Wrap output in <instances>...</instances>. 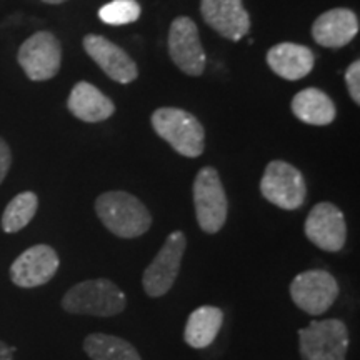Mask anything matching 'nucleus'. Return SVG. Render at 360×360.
<instances>
[{
	"label": "nucleus",
	"mask_w": 360,
	"mask_h": 360,
	"mask_svg": "<svg viewBox=\"0 0 360 360\" xmlns=\"http://www.w3.org/2000/svg\"><path fill=\"white\" fill-rule=\"evenodd\" d=\"M305 237L323 252H340L347 238V225L339 207L330 202H319L310 210L304 224Z\"/></svg>",
	"instance_id": "9b49d317"
},
{
	"label": "nucleus",
	"mask_w": 360,
	"mask_h": 360,
	"mask_svg": "<svg viewBox=\"0 0 360 360\" xmlns=\"http://www.w3.org/2000/svg\"><path fill=\"white\" fill-rule=\"evenodd\" d=\"M13 352H15V349L0 340V360H13Z\"/></svg>",
	"instance_id": "393cba45"
},
{
	"label": "nucleus",
	"mask_w": 360,
	"mask_h": 360,
	"mask_svg": "<svg viewBox=\"0 0 360 360\" xmlns=\"http://www.w3.org/2000/svg\"><path fill=\"white\" fill-rule=\"evenodd\" d=\"M39 209V199L34 192H22L8 202L2 214V229L7 233L20 232L32 222Z\"/></svg>",
	"instance_id": "412c9836"
},
{
	"label": "nucleus",
	"mask_w": 360,
	"mask_h": 360,
	"mask_svg": "<svg viewBox=\"0 0 360 360\" xmlns=\"http://www.w3.org/2000/svg\"><path fill=\"white\" fill-rule=\"evenodd\" d=\"M17 60L25 75L34 82H44L56 77L62 64V47L52 32L42 30L30 35L20 45Z\"/></svg>",
	"instance_id": "1a4fd4ad"
},
{
	"label": "nucleus",
	"mask_w": 360,
	"mask_h": 360,
	"mask_svg": "<svg viewBox=\"0 0 360 360\" xmlns=\"http://www.w3.org/2000/svg\"><path fill=\"white\" fill-rule=\"evenodd\" d=\"M200 13L207 25L232 42L244 39L250 30V17L242 0H202Z\"/></svg>",
	"instance_id": "4468645a"
},
{
	"label": "nucleus",
	"mask_w": 360,
	"mask_h": 360,
	"mask_svg": "<svg viewBox=\"0 0 360 360\" xmlns=\"http://www.w3.org/2000/svg\"><path fill=\"white\" fill-rule=\"evenodd\" d=\"M224 326V312L214 305H202L188 315L184 340L192 349H205L217 339Z\"/></svg>",
	"instance_id": "6ab92c4d"
},
{
	"label": "nucleus",
	"mask_w": 360,
	"mask_h": 360,
	"mask_svg": "<svg viewBox=\"0 0 360 360\" xmlns=\"http://www.w3.org/2000/svg\"><path fill=\"white\" fill-rule=\"evenodd\" d=\"M70 114L87 124L103 122L115 114V105L105 94L89 82H77L67 101Z\"/></svg>",
	"instance_id": "f3484780"
},
{
	"label": "nucleus",
	"mask_w": 360,
	"mask_h": 360,
	"mask_svg": "<svg viewBox=\"0 0 360 360\" xmlns=\"http://www.w3.org/2000/svg\"><path fill=\"white\" fill-rule=\"evenodd\" d=\"M267 64L274 74L285 80H300L312 72L315 56L309 47L294 42H281L269 49Z\"/></svg>",
	"instance_id": "dca6fc26"
},
{
	"label": "nucleus",
	"mask_w": 360,
	"mask_h": 360,
	"mask_svg": "<svg viewBox=\"0 0 360 360\" xmlns=\"http://www.w3.org/2000/svg\"><path fill=\"white\" fill-rule=\"evenodd\" d=\"M360 62L354 60L352 64L347 67L345 70V85H347L350 97L352 101L357 103H360Z\"/></svg>",
	"instance_id": "5701e85b"
},
{
	"label": "nucleus",
	"mask_w": 360,
	"mask_h": 360,
	"mask_svg": "<svg viewBox=\"0 0 360 360\" xmlns=\"http://www.w3.org/2000/svg\"><path fill=\"white\" fill-rule=\"evenodd\" d=\"M96 214L109 232L119 238H137L152 225V215L137 197L124 191L97 197Z\"/></svg>",
	"instance_id": "f257e3e1"
},
{
	"label": "nucleus",
	"mask_w": 360,
	"mask_h": 360,
	"mask_svg": "<svg viewBox=\"0 0 360 360\" xmlns=\"http://www.w3.org/2000/svg\"><path fill=\"white\" fill-rule=\"evenodd\" d=\"M187 249V237L182 231H175L165 238L162 249L148 264L142 276V287L152 299L165 295L177 281L180 265Z\"/></svg>",
	"instance_id": "0eeeda50"
},
{
	"label": "nucleus",
	"mask_w": 360,
	"mask_h": 360,
	"mask_svg": "<svg viewBox=\"0 0 360 360\" xmlns=\"http://www.w3.org/2000/svg\"><path fill=\"white\" fill-rule=\"evenodd\" d=\"M152 127L175 152L188 159L204 154L205 130L197 117L177 107H160L150 117Z\"/></svg>",
	"instance_id": "7ed1b4c3"
},
{
	"label": "nucleus",
	"mask_w": 360,
	"mask_h": 360,
	"mask_svg": "<svg viewBox=\"0 0 360 360\" xmlns=\"http://www.w3.org/2000/svg\"><path fill=\"white\" fill-rule=\"evenodd\" d=\"M87 56L103 70L107 77L119 84H130L139 77L137 64L124 49L102 35L89 34L84 37Z\"/></svg>",
	"instance_id": "ddd939ff"
},
{
	"label": "nucleus",
	"mask_w": 360,
	"mask_h": 360,
	"mask_svg": "<svg viewBox=\"0 0 360 360\" xmlns=\"http://www.w3.org/2000/svg\"><path fill=\"white\" fill-rule=\"evenodd\" d=\"M11 165H12L11 147H8L7 142L0 137V184L6 180L8 170H11Z\"/></svg>",
	"instance_id": "b1692460"
},
{
	"label": "nucleus",
	"mask_w": 360,
	"mask_h": 360,
	"mask_svg": "<svg viewBox=\"0 0 360 360\" xmlns=\"http://www.w3.org/2000/svg\"><path fill=\"white\" fill-rule=\"evenodd\" d=\"M169 53L174 64L184 74L199 77L205 70V51L202 47L199 29L191 17L180 15L169 30Z\"/></svg>",
	"instance_id": "9d476101"
},
{
	"label": "nucleus",
	"mask_w": 360,
	"mask_h": 360,
	"mask_svg": "<svg viewBox=\"0 0 360 360\" xmlns=\"http://www.w3.org/2000/svg\"><path fill=\"white\" fill-rule=\"evenodd\" d=\"M60 267L56 249L47 244L32 245L13 260L11 265V281L22 289H34L52 281Z\"/></svg>",
	"instance_id": "f8f14e48"
},
{
	"label": "nucleus",
	"mask_w": 360,
	"mask_h": 360,
	"mask_svg": "<svg viewBox=\"0 0 360 360\" xmlns=\"http://www.w3.org/2000/svg\"><path fill=\"white\" fill-rule=\"evenodd\" d=\"M45 4H51V6H58V4H64L67 0H42Z\"/></svg>",
	"instance_id": "a878e982"
},
{
	"label": "nucleus",
	"mask_w": 360,
	"mask_h": 360,
	"mask_svg": "<svg viewBox=\"0 0 360 360\" xmlns=\"http://www.w3.org/2000/svg\"><path fill=\"white\" fill-rule=\"evenodd\" d=\"M339 292L335 277L323 269L305 270L290 283L292 300L309 315L326 314L334 305Z\"/></svg>",
	"instance_id": "6e6552de"
},
{
	"label": "nucleus",
	"mask_w": 360,
	"mask_h": 360,
	"mask_svg": "<svg viewBox=\"0 0 360 360\" xmlns=\"http://www.w3.org/2000/svg\"><path fill=\"white\" fill-rule=\"evenodd\" d=\"M193 207L199 227L205 233H217L225 225L229 214L227 193L214 167L199 170L192 186Z\"/></svg>",
	"instance_id": "39448f33"
},
{
	"label": "nucleus",
	"mask_w": 360,
	"mask_h": 360,
	"mask_svg": "<svg viewBox=\"0 0 360 360\" xmlns=\"http://www.w3.org/2000/svg\"><path fill=\"white\" fill-rule=\"evenodd\" d=\"M84 352L90 360H142L141 354L130 342L102 332L85 337Z\"/></svg>",
	"instance_id": "aec40b11"
},
{
	"label": "nucleus",
	"mask_w": 360,
	"mask_h": 360,
	"mask_svg": "<svg viewBox=\"0 0 360 360\" xmlns=\"http://www.w3.org/2000/svg\"><path fill=\"white\" fill-rule=\"evenodd\" d=\"M350 344L349 328L339 319L312 321L299 330L302 360H345Z\"/></svg>",
	"instance_id": "20e7f679"
},
{
	"label": "nucleus",
	"mask_w": 360,
	"mask_h": 360,
	"mask_svg": "<svg viewBox=\"0 0 360 360\" xmlns=\"http://www.w3.org/2000/svg\"><path fill=\"white\" fill-rule=\"evenodd\" d=\"M292 112L300 122L309 125H328L335 120L337 107L334 101L321 89H304L292 98Z\"/></svg>",
	"instance_id": "a211bd4d"
},
{
	"label": "nucleus",
	"mask_w": 360,
	"mask_h": 360,
	"mask_svg": "<svg viewBox=\"0 0 360 360\" xmlns=\"http://www.w3.org/2000/svg\"><path fill=\"white\" fill-rule=\"evenodd\" d=\"M359 34V17L350 8H332L315 19L312 37L326 49H340L352 42Z\"/></svg>",
	"instance_id": "2eb2a0df"
},
{
	"label": "nucleus",
	"mask_w": 360,
	"mask_h": 360,
	"mask_svg": "<svg viewBox=\"0 0 360 360\" xmlns=\"http://www.w3.org/2000/svg\"><path fill=\"white\" fill-rule=\"evenodd\" d=\"M260 192L278 209L297 210L304 205L307 186L299 169L285 160H272L260 180Z\"/></svg>",
	"instance_id": "423d86ee"
},
{
	"label": "nucleus",
	"mask_w": 360,
	"mask_h": 360,
	"mask_svg": "<svg viewBox=\"0 0 360 360\" xmlns=\"http://www.w3.org/2000/svg\"><path fill=\"white\" fill-rule=\"evenodd\" d=\"M98 17L107 25H127L141 17L137 0H112L98 11Z\"/></svg>",
	"instance_id": "4be33fe9"
},
{
	"label": "nucleus",
	"mask_w": 360,
	"mask_h": 360,
	"mask_svg": "<svg viewBox=\"0 0 360 360\" xmlns=\"http://www.w3.org/2000/svg\"><path fill=\"white\" fill-rule=\"evenodd\" d=\"M60 305L74 315L114 317L127 307V297L109 278H90L70 287Z\"/></svg>",
	"instance_id": "f03ea898"
}]
</instances>
